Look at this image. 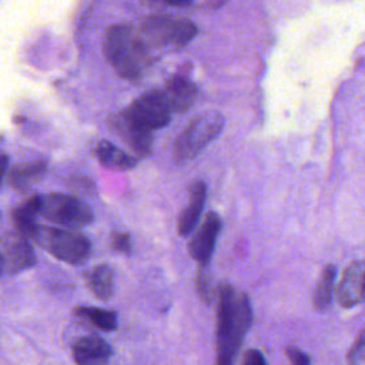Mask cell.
<instances>
[{
	"instance_id": "6da1fadb",
	"label": "cell",
	"mask_w": 365,
	"mask_h": 365,
	"mask_svg": "<svg viewBox=\"0 0 365 365\" xmlns=\"http://www.w3.org/2000/svg\"><path fill=\"white\" fill-rule=\"evenodd\" d=\"M252 324V308L247 294L230 284L218 287L217 302V365H234L238 349Z\"/></svg>"
},
{
	"instance_id": "7a4b0ae2",
	"label": "cell",
	"mask_w": 365,
	"mask_h": 365,
	"mask_svg": "<svg viewBox=\"0 0 365 365\" xmlns=\"http://www.w3.org/2000/svg\"><path fill=\"white\" fill-rule=\"evenodd\" d=\"M104 56L114 71L125 80H138L150 67L151 57L147 43L138 34V30L130 24H113L107 29Z\"/></svg>"
},
{
	"instance_id": "3957f363",
	"label": "cell",
	"mask_w": 365,
	"mask_h": 365,
	"mask_svg": "<svg viewBox=\"0 0 365 365\" xmlns=\"http://www.w3.org/2000/svg\"><path fill=\"white\" fill-rule=\"evenodd\" d=\"M222 127L224 117L218 111H204L191 118L174 140V161L182 164L192 160L208 143H211L220 134Z\"/></svg>"
},
{
	"instance_id": "277c9868",
	"label": "cell",
	"mask_w": 365,
	"mask_h": 365,
	"mask_svg": "<svg viewBox=\"0 0 365 365\" xmlns=\"http://www.w3.org/2000/svg\"><path fill=\"white\" fill-rule=\"evenodd\" d=\"M30 241L48 251L57 259L73 265L86 262L91 252L88 238L77 230L38 225Z\"/></svg>"
},
{
	"instance_id": "5b68a950",
	"label": "cell",
	"mask_w": 365,
	"mask_h": 365,
	"mask_svg": "<svg viewBox=\"0 0 365 365\" xmlns=\"http://www.w3.org/2000/svg\"><path fill=\"white\" fill-rule=\"evenodd\" d=\"M40 215L54 224L68 230H78L93 222L91 208L74 195L50 192L41 195Z\"/></svg>"
},
{
	"instance_id": "8992f818",
	"label": "cell",
	"mask_w": 365,
	"mask_h": 365,
	"mask_svg": "<svg viewBox=\"0 0 365 365\" xmlns=\"http://www.w3.org/2000/svg\"><path fill=\"white\" fill-rule=\"evenodd\" d=\"M198 33V27L188 19H174L168 16H150L138 29V34L147 46L173 44L181 47L188 44Z\"/></svg>"
},
{
	"instance_id": "52a82bcc",
	"label": "cell",
	"mask_w": 365,
	"mask_h": 365,
	"mask_svg": "<svg viewBox=\"0 0 365 365\" xmlns=\"http://www.w3.org/2000/svg\"><path fill=\"white\" fill-rule=\"evenodd\" d=\"M125 110L138 124L150 131L165 127L171 120V107L164 93L155 90L138 96Z\"/></svg>"
},
{
	"instance_id": "ba28073f",
	"label": "cell",
	"mask_w": 365,
	"mask_h": 365,
	"mask_svg": "<svg viewBox=\"0 0 365 365\" xmlns=\"http://www.w3.org/2000/svg\"><path fill=\"white\" fill-rule=\"evenodd\" d=\"M108 127L137 155L145 157L153 148V131L138 124L124 108L108 118Z\"/></svg>"
},
{
	"instance_id": "9c48e42d",
	"label": "cell",
	"mask_w": 365,
	"mask_h": 365,
	"mask_svg": "<svg viewBox=\"0 0 365 365\" xmlns=\"http://www.w3.org/2000/svg\"><path fill=\"white\" fill-rule=\"evenodd\" d=\"M221 227L222 224L220 215L214 211H210L201 222L200 228H197L195 234L191 237L188 242V252L191 258L200 264V267H208Z\"/></svg>"
},
{
	"instance_id": "30bf717a",
	"label": "cell",
	"mask_w": 365,
	"mask_h": 365,
	"mask_svg": "<svg viewBox=\"0 0 365 365\" xmlns=\"http://www.w3.org/2000/svg\"><path fill=\"white\" fill-rule=\"evenodd\" d=\"M1 257L4 271L14 274L36 265V254L30 245V241L21 235H10L1 245Z\"/></svg>"
},
{
	"instance_id": "8fae6325",
	"label": "cell",
	"mask_w": 365,
	"mask_h": 365,
	"mask_svg": "<svg viewBox=\"0 0 365 365\" xmlns=\"http://www.w3.org/2000/svg\"><path fill=\"white\" fill-rule=\"evenodd\" d=\"M364 261L351 262L342 274V278L336 287L338 304L344 308H351L359 304L365 298L364 291Z\"/></svg>"
},
{
	"instance_id": "7c38bea8",
	"label": "cell",
	"mask_w": 365,
	"mask_h": 365,
	"mask_svg": "<svg viewBox=\"0 0 365 365\" xmlns=\"http://www.w3.org/2000/svg\"><path fill=\"white\" fill-rule=\"evenodd\" d=\"M164 96L171 107V111L184 113L195 101L198 96V88L190 78L185 70L174 74L165 84Z\"/></svg>"
},
{
	"instance_id": "4fadbf2b",
	"label": "cell",
	"mask_w": 365,
	"mask_h": 365,
	"mask_svg": "<svg viewBox=\"0 0 365 365\" xmlns=\"http://www.w3.org/2000/svg\"><path fill=\"white\" fill-rule=\"evenodd\" d=\"M113 351L110 344L97 335H87L73 345V358L77 365H106Z\"/></svg>"
},
{
	"instance_id": "5bb4252c",
	"label": "cell",
	"mask_w": 365,
	"mask_h": 365,
	"mask_svg": "<svg viewBox=\"0 0 365 365\" xmlns=\"http://www.w3.org/2000/svg\"><path fill=\"white\" fill-rule=\"evenodd\" d=\"M207 198V185L204 181H194L190 187V201L188 205L180 212L178 222H177V231L181 237H185L194 231L197 227L201 212L205 204Z\"/></svg>"
},
{
	"instance_id": "9a60e30c",
	"label": "cell",
	"mask_w": 365,
	"mask_h": 365,
	"mask_svg": "<svg viewBox=\"0 0 365 365\" xmlns=\"http://www.w3.org/2000/svg\"><path fill=\"white\" fill-rule=\"evenodd\" d=\"M40 205L41 195H33L26 198L11 211V221L17 230V234L27 238L29 241L38 227L37 215H40Z\"/></svg>"
},
{
	"instance_id": "2e32d148",
	"label": "cell",
	"mask_w": 365,
	"mask_h": 365,
	"mask_svg": "<svg viewBox=\"0 0 365 365\" xmlns=\"http://www.w3.org/2000/svg\"><path fill=\"white\" fill-rule=\"evenodd\" d=\"M47 161H24L11 167L7 173V181L14 190H27L43 180L47 173Z\"/></svg>"
},
{
	"instance_id": "e0dca14e",
	"label": "cell",
	"mask_w": 365,
	"mask_h": 365,
	"mask_svg": "<svg viewBox=\"0 0 365 365\" xmlns=\"http://www.w3.org/2000/svg\"><path fill=\"white\" fill-rule=\"evenodd\" d=\"M96 157L100 164L113 170H130L137 164V160L127 154L124 150L118 148L115 144L107 140H101L96 150Z\"/></svg>"
},
{
	"instance_id": "ac0fdd59",
	"label": "cell",
	"mask_w": 365,
	"mask_h": 365,
	"mask_svg": "<svg viewBox=\"0 0 365 365\" xmlns=\"http://www.w3.org/2000/svg\"><path fill=\"white\" fill-rule=\"evenodd\" d=\"M87 287L98 299H108L114 291V272L106 265H97L91 268L86 275Z\"/></svg>"
},
{
	"instance_id": "d6986e66",
	"label": "cell",
	"mask_w": 365,
	"mask_h": 365,
	"mask_svg": "<svg viewBox=\"0 0 365 365\" xmlns=\"http://www.w3.org/2000/svg\"><path fill=\"white\" fill-rule=\"evenodd\" d=\"M335 274L336 267L334 264H328L317 282V287L314 289L312 295V304L315 309L318 311H327L332 302V294H334V282H335Z\"/></svg>"
},
{
	"instance_id": "ffe728a7",
	"label": "cell",
	"mask_w": 365,
	"mask_h": 365,
	"mask_svg": "<svg viewBox=\"0 0 365 365\" xmlns=\"http://www.w3.org/2000/svg\"><path fill=\"white\" fill-rule=\"evenodd\" d=\"M74 314L101 331L111 332L117 328V314L111 309H103L96 307H77L74 309Z\"/></svg>"
},
{
	"instance_id": "44dd1931",
	"label": "cell",
	"mask_w": 365,
	"mask_h": 365,
	"mask_svg": "<svg viewBox=\"0 0 365 365\" xmlns=\"http://www.w3.org/2000/svg\"><path fill=\"white\" fill-rule=\"evenodd\" d=\"M348 365H365V327L359 331L346 355Z\"/></svg>"
},
{
	"instance_id": "7402d4cb",
	"label": "cell",
	"mask_w": 365,
	"mask_h": 365,
	"mask_svg": "<svg viewBox=\"0 0 365 365\" xmlns=\"http://www.w3.org/2000/svg\"><path fill=\"white\" fill-rule=\"evenodd\" d=\"M195 289L200 295V298L210 304L211 298H212V292H211V278L208 274L207 267H200L197 277H195Z\"/></svg>"
},
{
	"instance_id": "603a6c76",
	"label": "cell",
	"mask_w": 365,
	"mask_h": 365,
	"mask_svg": "<svg viewBox=\"0 0 365 365\" xmlns=\"http://www.w3.org/2000/svg\"><path fill=\"white\" fill-rule=\"evenodd\" d=\"M68 187L74 191V192H78L81 195H86V194H90V192H94V184L90 178L87 177H80V175H73L68 181Z\"/></svg>"
},
{
	"instance_id": "cb8c5ba5",
	"label": "cell",
	"mask_w": 365,
	"mask_h": 365,
	"mask_svg": "<svg viewBox=\"0 0 365 365\" xmlns=\"http://www.w3.org/2000/svg\"><path fill=\"white\" fill-rule=\"evenodd\" d=\"M285 354H287V358H288L291 365H311L309 355L305 354L298 346H292V345L287 346Z\"/></svg>"
},
{
	"instance_id": "d4e9b609",
	"label": "cell",
	"mask_w": 365,
	"mask_h": 365,
	"mask_svg": "<svg viewBox=\"0 0 365 365\" xmlns=\"http://www.w3.org/2000/svg\"><path fill=\"white\" fill-rule=\"evenodd\" d=\"M111 247L118 252H130L131 250V240L128 232H114L111 237Z\"/></svg>"
},
{
	"instance_id": "484cf974",
	"label": "cell",
	"mask_w": 365,
	"mask_h": 365,
	"mask_svg": "<svg viewBox=\"0 0 365 365\" xmlns=\"http://www.w3.org/2000/svg\"><path fill=\"white\" fill-rule=\"evenodd\" d=\"M242 365H267V361L258 349H248L244 355Z\"/></svg>"
},
{
	"instance_id": "4316f807",
	"label": "cell",
	"mask_w": 365,
	"mask_h": 365,
	"mask_svg": "<svg viewBox=\"0 0 365 365\" xmlns=\"http://www.w3.org/2000/svg\"><path fill=\"white\" fill-rule=\"evenodd\" d=\"M7 168H9V155L4 153H0V184L3 182L6 173H9Z\"/></svg>"
},
{
	"instance_id": "83f0119b",
	"label": "cell",
	"mask_w": 365,
	"mask_h": 365,
	"mask_svg": "<svg viewBox=\"0 0 365 365\" xmlns=\"http://www.w3.org/2000/svg\"><path fill=\"white\" fill-rule=\"evenodd\" d=\"M4 271V264H3V257H1V252H0V275L3 274Z\"/></svg>"
},
{
	"instance_id": "f1b7e54d",
	"label": "cell",
	"mask_w": 365,
	"mask_h": 365,
	"mask_svg": "<svg viewBox=\"0 0 365 365\" xmlns=\"http://www.w3.org/2000/svg\"><path fill=\"white\" fill-rule=\"evenodd\" d=\"M364 291H365V269H364Z\"/></svg>"
}]
</instances>
